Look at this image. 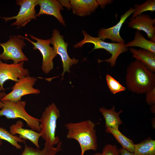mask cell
Returning <instances> with one entry per match:
<instances>
[{"mask_svg":"<svg viewBox=\"0 0 155 155\" xmlns=\"http://www.w3.org/2000/svg\"><path fill=\"white\" fill-rule=\"evenodd\" d=\"M125 83L129 91L137 94L145 93L155 87V74L141 61L135 60L127 68Z\"/></svg>","mask_w":155,"mask_h":155,"instance_id":"1","label":"cell"},{"mask_svg":"<svg viewBox=\"0 0 155 155\" xmlns=\"http://www.w3.org/2000/svg\"><path fill=\"white\" fill-rule=\"evenodd\" d=\"M95 125L90 120L76 123H69L65 125L67 130L66 137L73 139L79 143L81 149L80 155H84L89 150L96 151L98 147Z\"/></svg>","mask_w":155,"mask_h":155,"instance_id":"2","label":"cell"},{"mask_svg":"<svg viewBox=\"0 0 155 155\" xmlns=\"http://www.w3.org/2000/svg\"><path fill=\"white\" fill-rule=\"evenodd\" d=\"M60 117L59 110L53 102L45 108L39 119L40 137L52 146L57 145L60 141L55 134L57 120Z\"/></svg>","mask_w":155,"mask_h":155,"instance_id":"3","label":"cell"},{"mask_svg":"<svg viewBox=\"0 0 155 155\" xmlns=\"http://www.w3.org/2000/svg\"><path fill=\"white\" fill-rule=\"evenodd\" d=\"M82 33L84 38L74 46V48H80L86 43H91L94 45L92 51L98 49H103L111 54V57L108 59L101 60L98 59V63L106 61L109 63L111 67H114L119 55L128 51V48L125 46V44L106 42L98 37L92 36L84 30H83Z\"/></svg>","mask_w":155,"mask_h":155,"instance_id":"4","label":"cell"},{"mask_svg":"<svg viewBox=\"0 0 155 155\" xmlns=\"http://www.w3.org/2000/svg\"><path fill=\"white\" fill-rule=\"evenodd\" d=\"M3 106L0 110V116H4L8 119L21 118L26 122L32 129L40 132V128L39 119L29 115L26 111L25 101L14 102L9 100H1Z\"/></svg>","mask_w":155,"mask_h":155,"instance_id":"5","label":"cell"},{"mask_svg":"<svg viewBox=\"0 0 155 155\" xmlns=\"http://www.w3.org/2000/svg\"><path fill=\"white\" fill-rule=\"evenodd\" d=\"M26 45L24 39L18 35L10 36L7 41L0 43V46L3 49V52L0 54V60L6 61L11 60L15 64L28 61V58L22 51Z\"/></svg>","mask_w":155,"mask_h":155,"instance_id":"6","label":"cell"},{"mask_svg":"<svg viewBox=\"0 0 155 155\" xmlns=\"http://www.w3.org/2000/svg\"><path fill=\"white\" fill-rule=\"evenodd\" d=\"M31 38L36 40V42L31 40L28 38L20 35L18 36L21 38L26 40L33 45V50H38L42 57V69L46 74L49 73L53 69V59L57 56L53 47L50 46V39H43L36 37L31 34H28Z\"/></svg>","mask_w":155,"mask_h":155,"instance_id":"7","label":"cell"},{"mask_svg":"<svg viewBox=\"0 0 155 155\" xmlns=\"http://www.w3.org/2000/svg\"><path fill=\"white\" fill-rule=\"evenodd\" d=\"M16 2L20 6L17 15L11 17L0 18L4 19L5 22L16 19V21L11 25L17 26V28L24 26L32 20H37L35 7L38 5V0H17Z\"/></svg>","mask_w":155,"mask_h":155,"instance_id":"8","label":"cell"},{"mask_svg":"<svg viewBox=\"0 0 155 155\" xmlns=\"http://www.w3.org/2000/svg\"><path fill=\"white\" fill-rule=\"evenodd\" d=\"M50 39V44L53 45L55 52L61 58L63 69L61 75L63 78L65 72H70V68L73 65L78 63L79 60L74 58L71 59L69 57L67 52L68 44L65 41L63 36L60 34L58 30L54 29L53 30Z\"/></svg>","mask_w":155,"mask_h":155,"instance_id":"9","label":"cell"},{"mask_svg":"<svg viewBox=\"0 0 155 155\" xmlns=\"http://www.w3.org/2000/svg\"><path fill=\"white\" fill-rule=\"evenodd\" d=\"M37 79L29 75L19 79L12 88V91L1 99L14 102L21 100L22 97L29 94H38L40 90L33 88Z\"/></svg>","mask_w":155,"mask_h":155,"instance_id":"10","label":"cell"},{"mask_svg":"<svg viewBox=\"0 0 155 155\" xmlns=\"http://www.w3.org/2000/svg\"><path fill=\"white\" fill-rule=\"evenodd\" d=\"M24 61L18 63L8 64L2 62L0 63V86L4 90L3 84L7 80L16 82L19 79L29 75L28 70L24 67Z\"/></svg>","mask_w":155,"mask_h":155,"instance_id":"11","label":"cell"},{"mask_svg":"<svg viewBox=\"0 0 155 155\" xmlns=\"http://www.w3.org/2000/svg\"><path fill=\"white\" fill-rule=\"evenodd\" d=\"M134 10L132 7H130L124 13L121 15L120 20L116 25L109 28L100 29L98 31V37L104 41L105 39H108L114 43L125 44L124 40L120 36V30L125 20Z\"/></svg>","mask_w":155,"mask_h":155,"instance_id":"12","label":"cell"},{"mask_svg":"<svg viewBox=\"0 0 155 155\" xmlns=\"http://www.w3.org/2000/svg\"><path fill=\"white\" fill-rule=\"evenodd\" d=\"M155 18L149 15L142 13L129 20L128 27L144 31L150 39L155 37Z\"/></svg>","mask_w":155,"mask_h":155,"instance_id":"13","label":"cell"},{"mask_svg":"<svg viewBox=\"0 0 155 155\" xmlns=\"http://www.w3.org/2000/svg\"><path fill=\"white\" fill-rule=\"evenodd\" d=\"M38 5L40 6L37 17L42 14L52 16L55 17L63 26H65V22L61 13L64 8L58 0H38Z\"/></svg>","mask_w":155,"mask_h":155,"instance_id":"14","label":"cell"},{"mask_svg":"<svg viewBox=\"0 0 155 155\" xmlns=\"http://www.w3.org/2000/svg\"><path fill=\"white\" fill-rule=\"evenodd\" d=\"M23 126L22 122L18 120L15 124L10 126V132L13 135L19 134V136L24 140H30L39 149V139L40 137V133L32 129L24 128Z\"/></svg>","mask_w":155,"mask_h":155,"instance_id":"15","label":"cell"},{"mask_svg":"<svg viewBox=\"0 0 155 155\" xmlns=\"http://www.w3.org/2000/svg\"><path fill=\"white\" fill-rule=\"evenodd\" d=\"M73 14L81 17L90 15L98 7L96 0H69Z\"/></svg>","mask_w":155,"mask_h":155,"instance_id":"16","label":"cell"},{"mask_svg":"<svg viewBox=\"0 0 155 155\" xmlns=\"http://www.w3.org/2000/svg\"><path fill=\"white\" fill-rule=\"evenodd\" d=\"M99 111L103 115L105 121V128L119 129V126L122 123L120 117V114L123 111L120 109L117 112L115 106L113 105L110 109H107L104 107L100 108Z\"/></svg>","mask_w":155,"mask_h":155,"instance_id":"17","label":"cell"},{"mask_svg":"<svg viewBox=\"0 0 155 155\" xmlns=\"http://www.w3.org/2000/svg\"><path fill=\"white\" fill-rule=\"evenodd\" d=\"M132 57L142 62L151 71L155 72V53L150 51L129 48Z\"/></svg>","mask_w":155,"mask_h":155,"instance_id":"18","label":"cell"},{"mask_svg":"<svg viewBox=\"0 0 155 155\" xmlns=\"http://www.w3.org/2000/svg\"><path fill=\"white\" fill-rule=\"evenodd\" d=\"M62 143L60 141L55 147L46 142L42 150L36 149L25 144L24 148L21 155H55L62 150Z\"/></svg>","mask_w":155,"mask_h":155,"instance_id":"19","label":"cell"},{"mask_svg":"<svg viewBox=\"0 0 155 155\" xmlns=\"http://www.w3.org/2000/svg\"><path fill=\"white\" fill-rule=\"evenodd\" d=\"M126 47H138L155 53V42L144 37L140 31L138 30L135 33L134 39L125 44Z\"/></svg>","mask_w":155,"mask_h":155,"instance_id":"20","label":"cell"},{"mask_svg":"<svg viewBox=\"0 0 155 155\" xmlns=\"http://www.w3.org/2000/svg\"><path fill=\"white\" fill-rule=\"evenodd\" d=\"M135 155H155V140L148 137L134 144Z\"/></svg>","mask_w":155,"mask_h":155,"instance_id":"21","label":"cell"},{"mask_svg":"<svg viewBox=\"0 0 155 155\" xmlns=\"http://www.w3.org/2000/svg\"><path fill=\"white\" fill-rule=\"evenodd\" d=\"M105 131L108 133L111 134L121 145L122 148L133 153L135 144L133 141L123 135L119 129L106 128Z\"/></svg>","mask_w":155,"mask_h":155,"instance_id":"22","label":"cell"},{"mask_svg":"<svg viewBox=\"0 0 155 155\" xmlns=\"http://www.w3.org/2000/svg\"><path fill=\"white\" fill-rule=\"evenodd\" d=\"M0 139L7 141L18 149L21 150L22 146L18 142H24L25 140L16 135H13L6 129L0 127Z\"/></svg>","mask_w":155,"mask_h":155,"instance_id":"23","label":"cell"},{"mask_svg":"<svg viewBox=\"0 0 155 155\" xmlns=\"http://www.w3.org/2000/svg\"><path fill=\"white\" fill-rule=\"evenodd\" d=\"M133 8L135 10L132 13L131 19L146 11H155V0H147L144 3L141 4H136L134 5Z\"/></svg>","mask_w":155,"mask_h":155,"instance_id":"24","label":"cell"},{"mask_svg":"<svg viewBox=\"0 0 155 155\" xmlns=\"http://www.w3.org/2000/svg\"><path fill=\"white\" fill-rule=\"evenodd\" d=\"M106 80L108 87L111 92L113 94L126 90V88L111 75L107 74Z\"/></svg>","mask_w":155,"mask_h":155,"instance_id":"25","label":"cell"},{"mask_svg":"<svg viewBox=\"0 0 155 155\" xmlns=\"http://www.w3.org/2000/svg\"><path fill=\"white\" fill-rule=\"evenodd\" d=\"M102 155H120L119 149L115 145L108 144L103 148Z\"/></svg>","mask_w":155,"mask_h":155,"instance_id":"26","label":"cell"},{"mask_svg":"<svg viewBox=\"0 0 155 155\" xmlns=\"http://www.w3.org/2000/svg\"><path fill=\"white\" fill-rule=\"evenodd\" d=\"M146 93V100L150 106L155 105V87Z\"/></svg>","mask_w":155,"mask_h":155,"instance_id":"27","label":"cell"},{"mask_svg":"<svg viewBox=\"0 0 155 155\" xmlns=\"http://www.w3.org/2000/svg\"><path fill=\"white\" fill-rule=\"evenodd\" d=\"M97 2L101 8L104 9L108 4H111L113 1V0H96Z\"/></svg>","mask_w":155,"mask_h":155,"instance_id":"28","label":"cell"},{"mask_svg":"<svg viewBox=\"0 0 155 155\" xmlns=\"http://www.w3.org/2000/svg\"><path fill=\"white\" fill-rule=\"evenodd\" d=\"M62 6L66 7L68 10L71 9V6L69 0H58Z\"/></svg>","mask_w":155,"mask_h":155,"instance_id":"29","label":"cell"},{"mask_svg":"<svg viewBox=\"0 0 155 155\" xmlns=\"http://www.w3.org/2000/svg\"><path fill=\"white\" fill-rule=\"evenodd\" d=\"M119 150L120 155H135L133 153L131 152L122 148H120Z\"/></svg>","mask_w":155,"mask_h":155,"instance_id":"30","label":"cell"},{"mask_svg":"<svg viewBox=\"0 0 155 155\" xmlns=\"http://www.w3.org/2000/svg\"><path fill=\"white\" fill-rule=\"evenodd\" d=\"M6 94L4 92H0V108L1 109L3 106V103L1 101V99L4 97L6 95Z\"/></svg>","mask_w":155,"mask_h":155,"instance_id":"31","label":"cell"},{"mask_svg":"<svg viewBox=\"0 0 155 155\" xmlns=\"http://www.w3.org/2000/svg\"><path fill=\"white\" fill-rule=\"evenodd\" d=\"M150 110L151 112L153 113H155V105L151 106Z\"/></svg>","mask_w":155,"mask_h":155,"instance_id":"32","label":"cell"},{"mask_svg":"<svg viewBox=\"0 0 155 155\" xmlns=\"http://www.w3.org/2000/svg\"><path fill=\"white\" fill-rule=\"evenodd\" d=\"M92 155H102V153L99 152H98Z\"/></svg>","mask_w":155,"mask_h":155,"instance_id":"33","label":"cell"},{"mask_svg":"<svg viewBox=\"0 0 155 155\" xmlns=\"http://www.w3.org/2000/svg\"><path fill=\"white\" fill-rule=\"evenodd\" d=\"M2 144V142L1 140L0 139V146Z\"/></svg>","mask_w":155,"mask_h":155,"instance_id":"34","label":"cell"},{"mask_svg":"<svg viewBox=\"0 0 155 155\" xmlns=\"http://www.w3.org/2000/svg\"><path fill=\"white\" fill-rule=\"evenodd\" d=\"M2 90V88H1V86H0V91H1Z\"/></svg>","mask_w":155,"mask_h":155,"instance_id":"35","label":"cell"},{"mask_svg":"<svg viewBox=\"0 0 155 155\" xmlns=\"http://www.w3.org/2000/svg\"><path fill=\"white\" fill-rule=\"evenodd\" d=\"M2 62L1 61V60H0V63H1Z\"/></svg>","mask_w":155,"mask_h":155,"instance_id":"36","label":"cell"}]
</instances>
